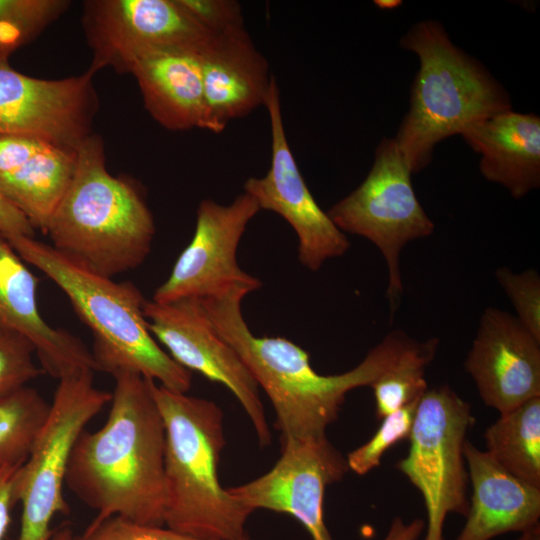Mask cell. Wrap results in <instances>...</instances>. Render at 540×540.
<instances>
[{
	"instance_id": "cell-24",
	"label": "cell",
	"mask_w": 540,
	"mask_h": 540,
	"mask_svg": "<svg viewBox=\"0 0 540 540\" xmlns=\"http://www.w3.org/2000/svg\"><path fill=\"white\" fill-rule=\"evenodd\" d=\"M50 406L38 390L28 385L0 395V469L26 461Z\"/></svg>"
},
{
	"instance_id": "cell-38",
	"label": "cell",
	"mask_w": 540,
	"mask_h": 540,
	"mask_svg": "<svg viewBox=\"0 0 540 540\" xmlns=\"http://www.w3.org/2000/svg\"><path fill=\"white\" fill-rule=\"evenodd\" d=\"M241 540H249V537H248V535H247V536H245L244 538H242Z\"/></svg>"
},
{
	"instance_id": "cell-3",
	"label": "cell",
	"mask_w": 540,
	"mask_h": 540,
	"mask_svg": "<svg viewBox=\"0 0 540 540\" xmlns=\"http://www.w3.org/2000/svg\"><path fill=\"white\" fill-rule=\"evenodd\" d=\"M156 227L137 186L106 168L103 141L91 134L76 150L70 182L44 233L72 264L113 279L144 263Z\"/></svg>"
},
{
	"instance_id": "cell-31",
	"label": "cell",
	"mask_w": 540,
	"mask_h": 540,
	"mask_svg": "<svg viewBox=\"0 0 540 540\" xmlns=\"http://www.w3.org/2000/svg\"><path fill=\"white\" fill-rule=\"evenodd\" d=\"M184 9L210 35L243 26L241 6L234 0H179Z\"/></svg>"
},
{
	"instance_id": "cell-10",
	"label": "cell",
	"mask_w": 540,
	"mask_h": 540,
	"mask_svg": "<svg viewBox=\"0 0 540 540\" xmlns=\"http://www.w3.org/2000/svg\"><path fill=\"white\" fill-rule=\"evenodd\" d=\"M82 23L95 73L106 67L129 73L150 53L203 50L211 38L179 0H90Z\"/></svg>"
},
{
	"instance_id": "cell-34",
	"label": "cell",
	"mask_w": 540,
	"mask_h": 540,
	"mask_svg": "<svg viewBox=\"0 0 540 540\" xmlns=\"http://www.w3.org/2000/svg\"><path fill=\"white\" fill-rule=\"evenodd\" d=\"M424 530L423 519L417 518L405 523L401 517H396L383 540H418Z\"/></svg>"
},
{
	"instance_id": "cell-22",
	"label": "cell",
	"mask_w": 540,
	"mask_h": 540,
	"mask_svg": "<svg viewBox=\"0 0 540 540\" xmlns=\"http://www.w3.org/2000/svg\"><path fill=\"white\" fill-rule=\"evenodd\" d=\"M201 52L161 50L142 57L130 69L146 110L168 130L204 129Z\"/></svg>"
},
{
	"instance_id": "cell-36",
	"label": "cell",
	"mask_w": 540,
	"mask_h": 540,
	"mask_svg": "<svg viewBox=\"0 0 540 540\" xmlns=\"http://www.w3.org/2000/svg\"><path fill=\"white\" fill-rule=\"evenodd\" d=\"M518 540H540V522L522 531Z\"/></svg>"
},
{
	"instance_id": "cell-29",
	"label": "cell",
	"mask_w": 540,
	"mask_h": 540,
	"mask_svg": "<svg viewBox=\"0 0 540 540\" xmlns=\"http://www.w3.org/2000/svg\"><path fill=\"white\" fill-rule=\"evenodd\" d=\"M35 355V348L28 339L0 327V395L25 386L43 374Z\"/></svg>"
},
{
	"instance_id": "cell-35",
	"label": "cell",
	"mask_w": 540,
	"mask_h": 540,
	"mask_svg": "<svg viewBox=\"0 0 540 540\" xmlns=\"http://www.w3.org/2000/svg\"><path fill=\"white\" fill-rule=\"evenodd\" d=\"M74 536L75 534L71 524L69 522H65L53 529L49 540H73Z\"/></svg>"
},
{
	"instance_id": "cell-11",
	"label": "cell",
	"mask_w": 540,
	"mask_h": 540,
	"mask_svg": "<svg viewBox=\"0 0 540 540\" xmlns=\"http://www.w3.org/2000/svg\"><path fill=\"white\" fill-rule=\"evenodd\" d=\"M144 314L151 334L179 365L233 393L248 415L260 446H269L272 434L259 386L236 351L218 335L201 300H146Z\"/></svg>"
},
{
	"instance_id": "cell-8",
	"label": "cell",
	"mask_w": 540,
	"mask_h": 540,
	"mask_svg": "<svg viewBox=\"0 0 540 540\" xmlns=\"http://www.w3.org/2000/svg\"><path fill=\"white\" fill-rule=\"evenodd\" d=\"M111 397L96 387L93 370L59 379L46 423L17 473L16 498L22 505L18 540H49L54 517L70 513L63 489L72 449Z\"/></svg>"
},
{
	"instance_id": "cell-1",
	"label": "cell",
	"mask_w": 540,
	"mask_h": 540,
	"mask_svg": "<svg viewBox=\"0 0 540 540\" xmlns=\"http://www.w3.org/2000/svg\"><path fill=\"white\" fill-rule=\"evenodd\" d=\"M108 417L94 432L83 430L72 449L65 487L97 513L165 526V426L153 395L155 381L123 371Z\"/></svg>"
},
{
	"instance_id": "cell-6",
	"label": "cell",
	"mask_w": 540,
	"mask_h": 540,
	"mask_svg": "<svg viewBox=\"0 0 540 540\" xmlns=\"http://www.w3.org/2000/svg\"><path fill=\"white\" fill-rule=\"evenodd\" d=\"M400 45L418 56L420 68L394 138L411 172L418 173L430 164L440 141L512 104L504 87L451 41L440 22L416 23Z\"/></svg>"
},
{
	"instance_id": "cell-15",
	"label": "cell",
	"mask_w": 540,
	"mask_h": 540,
	"mask_svg": "<svg viewBox=\"0 0 540 540\" xmlns=\"http://www.w3.org/2000/svg\"><path fill=\"white\" fill-rule=\"evenodd\" d=\"M349 471L347 460L327 436L282 441V454L262 476L226 488L250 511L266 509L293 516L312 540H333L323 517L328 485Z\"/></svg>"
},
{
	"instance_id": "cell-25",
	"label": "cell",
	"mask_w": 540,
	"mask_h": 540,
	"mask_svg": "<svg viewBox=\"0 0 540 540\" xmlns=\"http://www.w3.org/2000/svg\"><path fill=\"white\" fill-rule=\"evenodd\" d=\"M438 345L436 338L416 341L373 382L371 387L378 419L421 399L428 389L425 372L435 357Z\"/></svg>"
},
{
	"instance_id": "cell-27",
	"label": "cell",
	"mask_w": 540,
	"mask_h": 540,
	"mask_svg": "<svg viewBox=\"0 0 540 540\" xmlns=\"http://www.w3.org/2000/svg\"><path fill=\"white\" fill-rule=\"evenodd\" d=\"M414 401L382 418L375 434L363 445L351 451L347 457L349 470L364 475L380 465L381 458L397 442L409 439L417 406Z\"/></svg>"
},
{
	"instance_id": "cell-14",
	"label": "cell",
	"mask_w": 540,
	"mask_h": 540,
	"mask_svg": "<svg viewBox=\"0 0 540 540\" xmlns=\"http://www.w3.org/2000/svg\"><path fill=\"white\" fill-rule=\"evenodd\" d=\"M96 73L57 80L31 77L0 61V135L36 137L77 150L92 134Z\"/></svg>"
},
{
	"instance_id": "cell-5",
	"label": "cell",
	"mask_w": 540,
	"mask_h": 540,
	"mask_svg": "<svg viewBox=\"0 0 540 540\" xmlns=\"http://www.w3.org/2000/svg\"><path fill=\"white\" fill-rule=\"evenodd\" d=\"M28 264L46 275L69 299L93 335L95 371H130L177 392L187 393L192 373L179 365L151 334L146 299L130 281L88 272L62 257L51 245L28 236L6 237Z\"/></svg>"
},
{
	"instance_id": "cell-16",
	"label": "cell",
	"mask_w": 540,
	"mask_h": 540,
	"mask_svg": "<svg viewBox=\"0 0 540 540\" xmlns=\"http://www.w3.org/2000/svg\"><path fill=\"white\" fill-rule=\"evenodd\" d=\"M464 368L500 414L540 397V341L499 308L483 311Z\"/></svg>"
},
{
	"instance_id": "cell-37",
	"label": "cell",
	"mask_w": 540,
	"mask_h": 540,
	"mask_svg": "<svg viewBox=\"0 0 540 540\" xmlns=\"http://www.w3.org/2000/svg\"><path fill=\"white\" fill-rule=\"evenodd\" d=\"M401 1H394V0H377L375 1V4L380 8H394L398 5H400Z\"/></svg>"
},
{
	"instance_id": "cell-7",
	"label": "cell",
	"mask_w": 540,
	"mask_h": 540,
	"mask_svg": "<svg viewBox=\"0 0 540 540\" xmlns=\"http://www.w3.org/2000/svg\"><path fill=\"white\" fill-rule=\"evenodd\" d=\"M409 169L395 138H383L363 182L327 214L344 233L361 236L381 252L388 269L390 318L400 305V255L411 241L433 234L435 225L418 201Z\"/></svg>"
},
{
	"instance_id": "cell-18",
	"label": "cell",
	"mask_w": 540,
	"mask_h": 540,
	"mask_svg": "<svg viewBox=\"0 0 540 540\" xmlns=\"http://www.w3.org/2000/svg\"><path fill=\"white\" fill-rule=\"evenodd\" d=\"M38 278L0 233V327L34 346L43 373L61 379L82 370L95 371L92 352L81 339L48 324L40 314Z\"/></svg>"
},
{
	"instance_id": "cell-28",
	"label": "cell",
	"mask_w": 540,
	"mask_h": 540,
	"mask_svg": "<svg viewBox=\"0 0 540 540\" xmlns=\"http://www.w3.org/2000/svg\"><path fill=\"white\" fill-rule=\"evenodd\" d=\"M495 278L513 304L521 325L540 341V275L535 269L520 273L508 267L495 270Z\"/></svg>"
},
{
	"instance_id": "cell-9",
	"label": "cell",
	"mask_w": 540,
	"mask_h": 540,
	"mask_svg": "<svg viewBox=\"0 0 540 540\" xmlns=\"http://www.w3.org/2000/svg\"><path fill=\"white\" fill-rule=\"evenodd\" d=\"M474 423L469 403L447 384L427 389L418 403L408 454L396 466L423 497L424 540H444L447 515L468 513L464 445Z\"/></svg>"
},
{
	"instance_id": "cell-30",
	"label": "cell",
	"mask_w": 540,
	"mask_h": 540,
	"mask_svg": "<svg viewBox=\"0 0 540 540\" xmlns=\"http://www.w3.org/2000/svg\"><path fill=\"white\" fill-rule=\"evenodd\" d=\"M73 540H210L188 536L166 526H150L114 516L92 521Z\"/></svg>"
},
{
	"instance_id": "cell-12",
	"label": "cell",
	"mask_w": 540,
	"mask_h": 540,
	"mask_svg": "<svg viewBox=\"0 0 540 540\" xmlns=\"http://www.w3.org/2000/svg\"><path fill=\"white\" fill-rule=\"evenodd\" d=\"M259 211L255 199L245 192L229 204L202 200L190 243L151 300L165 303L187 298L205 299L238 285L261 288L262 282L243 271L237 260L240 240Z\"/></svg>"
},
{
	"instance_id": "cell-26",
	"label": "cell",
	"mask_w": 540,
	"mask_h": 540,
	"mask_svg": "<svg viewBox=\"0 0 540 540\" xmlns=\"http://www.w3.org/2000/svg\"><path fill=\"white\" fill-rule=\"evenodd\" d=\"M68 5L63 0H0V61L36 38Z\"/></svg>"
},
{
	"instance_id": "cell-33",
	"label": "cell",
	"mask_w": 540,
	"mask_h": 540,
	"mask_svg": "<svg viewBox=\"0 0 540 540\" xmlns=\"http://www.w3.org/2000/svg\"><path fill=\"white\" fill-rule=\"evenodd\" d=\"M0 233L5 237L35 236V228L26 216L0 192Z\"/></svg>"
},
{
	"instance_id": "cell-21",
	"label": "cell",
	"mask_w": 540,
	"mask_h": 540,
	"mask_svg": "<svg viewBox=\"0 0 540 540\" xmlns=\"http://www.w3.org/2000/svg\"><path fill=\"white\" fill-rule=\"evenodd\" d=\"M460 135L481 155L483 177L520 199L540 186V117L512 109L476 121Z\"/></svg>"
},
{
	"instance_id": "cell-20",
	"label": "cell",
	"mask_w": 540,
	"mask_h": 540,
	"mask_svg": "<svg viewBox=\"0 0 540 540\" xmlns=\"http://www.w3.org/2000/svg\"><path fill=\"white\" fill-rule=\"evenodd\" d=\"M464 457L472 496L455 540H491L539 522L540 488L515 477L467 440Z\"/></svg>"
},
{
	"instance_id": "cell-4",
	"label": "cell",
	"mask_w": 540,
	"mask_h": 540,
	"mask_svg": "<svg viewBox=\"0 0 540 540\" xmlns=\"http://www.w3.org/2000/svg\"><path fill=\"white\" fill-rule=\"evenodd\" d=\"M153 395L165 426L164 525L200 539L241 540L252 511L219 482L225 446L222 409L212 400L156 382Z\"/></svg>"
},
{
	"instance_id": "cell-17",
	"label": "cell",
	"mask_w": 540,
	"mask_h": 540,
	"mask_svg": "<svg viewBox=\"0 0 540 540\" xmlns=\"http://www.w3.org/2000/svg\"><path fill=\"white\" fill-rule=\"evenodd\" d=\"M201 61L204 130L221 133L230 121L265 107L273 75L245 25L211 35Z\"/></svg>"
},
{
	"instance_id": "cell-2",
	"label": "cell",
	"mask_w": 540,
	"mask_h": 540,
	"mask_svg": "<svg viewBox=\"0 0 540 540\" xmlns=\"http://www.w3.org/2000/svg\"><path fill=\"white\" fill-rule=\"evenodd\" d=\"M253 291L251 286L238 285L200 300L218 335L236 351L271 401L281 442L326 436L347 393L371 386L416 342L401 330L392 331L351 370L322 375L313 369L309 354L294 342L251 332L241 304Z\"/></svg>"
},
{
	"instance_id": "cell-23",
	"label": "cell",
	"mask_w": 540,
	"mask_h": 540,
	"mask_svg": "<svg viewBox=\"0 0 540 540\" xmlns=\"http://www.w3.org/2000/svg\"><path fill=\"white\" fill-rule=\"evenodd\" d=\"M485 442L500 466L540 488V397L501 413L487 428Z\"/></svg>"
},
{
	"instance_id": "cell-32",
	"label": "cell",
	"mask_w": 540,
	"mask_h": 540,
	"mask_svg": "<svg viewBox=\"0 0 540 540\" xmlns=\"http://www.w3.org/2000/svg\"><path fill=\"white\" fill-rule=\"evenodd\" d=\"M21 465L0 469V540H3L7 532L12 508L18 503L16 498V478Z\"/></svg>"
},
{
	"instance_id": "cell-13",
	"label": "cell",
	"mask_w": 540,
	"mask_h": 540,
	"mask_svg": "<svg viewBox=\"0 0 540 540\" xmlns=\"http://www.w3.org/2000/svg\"><path fill=\"white\" fill-rule=\"evenodd\" d=\"M265 108L271 131L270 167L264 176L248 178L244 192L260 210L275 212L289 223L298 237L299 262L318 271L325 261L343 256L350 242L316 202L299 170L286 136L274 75Z\"/></svg>"
},
{
	"instance_id": "cell-19",
	"label": "cell",
	"mask_w": 540,
	"mask_h": 540,
	"mask_svg": "<svg viewBox=\"0 0 540 540\" xmlns=\"http://www.w3.org/2000/svg\"><path fill=\"white\" fill-rule=\"evenodd\" d=\"M75 162L76 150L36 137L0 135V192L44 233Z\"/></svg>"
}]
</instances>
